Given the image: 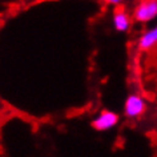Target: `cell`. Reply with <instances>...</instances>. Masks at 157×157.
<instances>
[{
    "label": "cell",
    "mask_w": 157,
    "mask_h": 157,
    "mask_svg": "<svg viewBox=\"0 0 157 157\" xmlns=\"http://www.w3.org/2000/svg\"><path fill=\"white\" fill-rule=\"evenodd\" d=\"M147 109V101L140 95L132 93L127 97L124 104V115L127 119H137L143 116V113Z\"/></svg>",
    "instance_id": "obj_1"
},
{
    "label": "cell",
    "mask_w": 157,
    "mask_h": 157,
    "mask_svg": "<svg viewBox=\"0 0 157 157\" xmlns=\"http://www.w3.org/2000/svg\"><path fill=\"white\" fill-rule=\"evenodd\" d=\"M119 124V115L112 111H101L95 119L92 120V128L99 132H105L115 128Z\"/></svg>",
    "instance_id": "obj_2"
},
{
    "label": "cell",
    "mask_w": 157,
    "mask_h": 157,
    "mask_svg": "<svg viewBox=\"0 0 157 157\" xmlns=\"http://www.w3.org/2000/svg\"><path fill=\"white\" fill-rule=\"evenodd\" d=\"M133 17L140 23H148L157 17V2L156 0H143L136 7Z\"/></svg>",
    "instance_id": "obj_3"
},
{
    "label": "cell",
    "mask_w": 157,
    "mask_h": 157,
    "mask_svg": "<svg viewBox=\"0 0 157 157\" xmlns=\"http://www.w3.org/2000/svg\"><path fill=\"white\" fill-rule=\"evenodd\" d=\"M155 45H157V25L143 33L139 39V47L143 51H149Z\"/></svg>",
    "instance_id": "obj_4"
},
{
    "label": "cell",
    "mask_w": 157,
    "mask_h": 157,
    "mask_svg": "<svg viewBox=\"0 0 157 157\" xmlns=\"http://www.w3.org/2000/svg\"><path fill=\"white\" fill-rule=\"evenodd\" d=\"M113 24H115V28L117 31L125 32L131 27V19H129L128 13L124 10H117L113 15Z\"/></svg>",
    "instance_id": "obj_5"
},
{
    "label": "cell",
    "mask_w": 157,
    "mask_h": 157,
    "mask_svg": "<svg viewBox=\"0 0 157 157\" xmlns=\"http://www.w3.org/2000/svg\"><path fill=\"white\" fill-rule=\"evenodd\" d=\"M108 3H111V4H120L123 0H107Z\"/></svg>",
    "instance_id": "obj_6"
},
{
    "label": "cell",
    "mask_w": 157,
    "mask_h": 157,
    "mask_svg": "<svg viewBox=\"0 0 157 157\" xmlns=\"http://www.w3.org/2000/svg\"><path fill=\"white\" fill-rule=\"evenodd\" d=\"M156 2H157V0H156Z\"/></svg>",
    "instance_id": "obj_7"
}]
</instances>
